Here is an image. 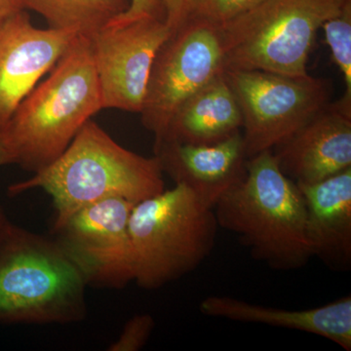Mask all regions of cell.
Wrapping results in <instances>:
<instances>
[{"instance_id":"obj_1","label":"cell","mask_w":351,"mask_h":351,"mask_svg":"<svg viewBox=\"0 0 351 351\" xmlns=\"http://www.w3.org/2000/svg\"><path fill=\"white\" fill-rule=\"evenodd\" d=\"M156 156L129 151L90 119L56 160L25 181L9 186V195L41 189L52 198L54 230L78 210L110 197L138 203L164 191Z\"/></svg>"},{"instance_id":"obj_2","label":"cell","mask_w":351,"mask_h":351,"mask_svg":"<svg viewBox=\"0 0 351 351\" xmlns=\"http://www.w3.org/2000/svg\"><path fill=\"white\" fill-rule=\"evenodd\" d=\"M214 211L219 228L237 235L254 258L271 269H301L313 258L304 197L283 174L272 151L248 158L243 179Z\"/></svg>"},{"instance_id":"obj_3","label":"cell","mask_w":351,"mask_h":351,"mask_svg":"<svg viewBox=\"0 0 351 351\" xmlns=\"http://www.w3.org/2000/svg\"><path fill=\"white\" fill-rule=\"evenodd\" d=\"M103 108L91 43L77 36L49 77L20 104L4 134L15 164L38 172L56 160Z\"/></svg>"},{"instance_id":"obj_4","label":"cell","mask_w":351,"mask_h":351,"mask_svg":"<svg viewBox=\"0 0 351 351\" xmlns=\"http://www.w3.org/2000/svg\"><path fill=\"white\" fill-rule=\"evenodd\" d=\"M87 286L56 240L8 221L0 233V324L80 322Z\"/></svg>"},{"instance_id":"obj_5","label":"cell","mask_w":351,"mask_h":351,"mask_svg":"<svg viewBox=\"0 0 351 351\" xmlns=\"http://www.w3.org/2000/svg\"><path fill=\"white\" fill-rule=\"evenodd\" d=\"M213 208L184 184L136 203L129 219L133 281L157 289L199 267L218 233Z\"/></svg>"},{"instance_id":"obj_6","label":"cell","mask_w":351,"mask_h":351,"mask_svg":"<svg viewBox=\"0 0 351 351\" xmlns=\"http://www.w3.org/2000/svg\"><path fill=\"white\" fill-rule=\"evenodd\" d=\"M350 2L263 0L219 29L223 68L308 75L307 61L318 31Z\"/></svg>"},{"instance_id":"obj_7","label":"cell","mask_w":351,"mask_h":351,"mask_svg":"<svg viewBox=\"0 0 351 351\" xmlns=\"http://www.w3.org/2000/svg\"><path fill=\"white\" fill-rule=\"evenodd\" d=\"M223 75L241 110L247 158L282 145L331 99V82L309 75L240 69H225Z\"/></svg>"},{"instance_id":"obj_8","label":"cell","mask_w":351,"mask_h":351,"mask_svg":"<svg viewBox=\"0 0 351 351\" xmlns=\"http://www.w3.org/2000/svg\"><path fill=\"white\" fill-rule=\"evenodd\" d=\"M223 69L219 29L188 18L171 32L154 58L140 112L143 125L154 135V144L163 138L182 104Z\"/></svg>"},{"instance_id":"obj_9","label":"cell","mask_w":351,"mask_h":351,"mask_svg":"<svg viewBox=\"0 0 351 351\" xmlns=\"http://www.w3.org/2000/svg\"><path fill=\"white\" fill-rule=\"evenodd\" d=\"M136 203L110 197L78 210L55 239L87 285L121 288L133 281L129 219Z\"/></svg>"},{"instance_id":"obj_10","label":"cell","mask_w":351,"mask_h":351,"mask_svg":"<svg viewBox=\"0 0 351 351\" xmlns=\"http://www.w3.org/2000/svg\"><path fill=\"white\" fill-rule=\"evenodd\" d=\"M165 21L110 24L91 38L103 108L140 113L157 51L169 38Z\"/></svg>"},{"instance_id":"obj_11","label":"cell","mask_w":351,"mask_h":351,"mask_svg":"<svg viewBox=\"0 0 351 351\" xmlns=\"http://www.w3.org/2000/svg\"><path fill=\"white\" fill-rule=\"evenodd\" d=\"M76 34L62 29H38L27 10L0 25V131L36 83L54 69Z\"/></svg>"},{"instance_id":"obj_12","label":"cell","mask_w":351,"mask_h":351,"mask_svg":"<svg viewBox=\"0 0 351 351\" xmlns=\"http://www.w3.org/2000/svg\"><path fill=\"white\" fill-rule=\"evenodd\" d=\"M284 175L316 184L351 167V106L329 103L288 141L272 149Z\"/></svg>"},{"instance_id":"obj_13","label":"cell","mask_w":351,"mask_h":351,"mask_svg":"<svg viewBox=\"0 0 351 351\" xmlns=\"http://www.w3.org/2000/svg\"><path fill=\"white\" fill-rule=\"evenodd\" d=\"M161 169L176 184H184L206 206L215 207L246 174L242 131L218 144L165 142L154 145Z\"/></svg>"},{"instance_id":"obj_14","label":"cell","mask_w":351,"mask_h":351,"mask_svg":"<svg viewBox=\"0 0 351 351\" xmlns=\"http://www.w3.org/2000/svg\"><path fill=\"white\" fill-rule=\"evenodd\" d=\"M306 206L313 257L335 270L351 267V167L311 184H297Z\"/></svg>"},{"instance_id":"obj_15","label":"cell","mask_w":351,"mask_h":351,"mask_svg":"<svg viewBox=\"0 0 351 351\" xmlns=\"http://www.w3.org/2000/svg\"><path fill=\"white\" fill-rule=\"evenodd\" d=\"M199 311L211 317L309 332L329 339L346 351L351 350L350 295L302 311L258 306L226 295H211L200 302Z\"/></svg>"},{"instance_id":"obj_16","label":"cell","mask_w":351,"mask_h":351,"mask_svg":"<svg viewBox=\"0 0 351 351\" xmlns=\"http://www.w3.org/2000/svg\"><path fill=\"white\" fill-rule=\"evenodd\" d=\"M243 119L234 93L221 73L188 99L171 119L163 138L181 144H218L242 131Z\"/></svg>"},{"instance_id":"obj_17","label":"cell","mask_w":351,"mask_h":351,"mask_svg":"<svg viewBox=\"0 0 351 351\" xmlns=\"http://www.w3.org/2000/svg\"><path fill=\"white\" fill-rule=\"evenodd\" d=\"M25 10L43 16L49 27L91 38L128 10L130 0H21Z\"/></svg>"},{"instance_id":"obj_18","label":"cell","mask_w":351,"mask_h":351,"mask_svg":"<svg viewBox=\"0 0 351 351\" xmlns=\"http://www.w3.org/2000/svg\"><path fill=\"white\" fill-rule=\"evenodd\" d=\"M321 29H324L332 62L345 80V94L339 100L351 106V2L338 15L327 20Z\"/></svg>"},{"instance_id":"obj_19","label":"cell","mask_w":351,"mask_h":351,"mask_svg":"<svg viewBox=\"0 0 351 351\" xmlns=\"http://www.w3.org/2000/svg\"><path fill=\"white\" fill-rule=\"evenodd\" d=\"M262 1L263 0H191L188 18L204 21L219 29Z\"/></svg>"},{"instance_id":"obj_20","label":"cell","mask_w":351,"mask_h":351,"mask_svg":"<svg viewBox=\"0 0 351 351\" xmlns=\"http://www.w3.org/2000/svg\"><path fill=\"white\" fill-rule=\"evenodd\" d=\"M151 314H137L126 323L119 338L108 346L110 351H138L144 348L154 331Z\"/></svg>"},{"instance_id":"obj_21","label":"cell","mask_w":351,"mask_h":351,"mask_svg":"<svg viewBox=\"0 0 351 351\" xmlns=\"http://www.w3.org/2000/svg\"><path fill=\"white\" fill-rule=\"evenodd\" d=\"M143 18H152L165 21L166 9L164 0H130V6L126 12L115 18L110 24H120L128 23L132 21L143 19ZM108 24V25H110Z\"/></svg>"},{"instance_id":"obj_22","label":"cell","mask_w":351,"mask_h":351,"mask_svg":"<svg viewBox=\"0 0 351 351\" xmlns=\"http://www.w3.org/2000/svg\"><path fill=\"white\" fill-rule=\"evenodd\" d=\"M191 0H164L166 9V24L171 32L180 27L188 18Z\"/></svg>"},{"instance_id":"obj_23","label":"cell","mask_w":351,"mask_h":351,"mask_svg":"<svg viewBox=\"0 0 351 351\" xmlns=\"http://www.w3.org/2000/svg\"><path fill=\"white\" fill-rule=\"evenodd\" d=\"M25 10L21 0H0V25Z\"/></svg>"},{"instance_id":"obj_24","label":"cell","mask_w":351,"mask_h":351,"mask_svg":"<svg viewBox=\"0 0 351 351\" xmlns=\"http://www.w3.org/2000/svg\"><path fill=\"white\" fill-rule=\"evenodd\" d=\"M15 164V156L4 132L0 131V166Z\"/></svg>"},{"instance_id":"obj_25","label":"cell","mask_w":351,"mask_h":351,"mask_svg":"<svg viewBox=\"0 0 351 351\" xmlns=\"http://www.w3.org/2000/svg\"><path fill=\"white\" fill-rule=\"evenodd\" d=\"M8 219H7L5 213H4L3 209H2L1 205H0V233H1L3 228H5L7 223H8Z\"/></svg>"}]
</instances>
